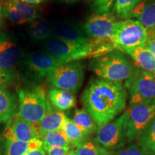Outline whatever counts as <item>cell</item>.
Listing matches in <instances>:
<instances>
[{"instance_id":"26","label":"cell","mask_w":155,"mask_h":155,"mask_svg":"<svg viewBox=\"0 0 155 155\" xmlns=\"http://www.w3.org/2000/svg\"><path fill=\"white\" fill-rule=\"evenodd\" d=\"M77 155H112L113 152H110L95 141H86L77 147L74 150Z\"/></svg>"},{"instance_id":"34","label":"cell","mask_w":155,"mask_h":155,"mask_svg":"<svg viewBox=\"0 0 155 155\" xmlns=\"http://www.w3.org/2000/svg\"><path fill=\"white\" fill-rule=\"evenodd\" d=\"M19 1H22L23 2L28 3V4H30V5L35 6L42 3L43 2L45 1V0H19Z\"/></svg>"},{"instance_id":"29","label":"cell","mask_w":155,"mask_h":155,"mask_svg":"<svg viewBox=\"0 0 155 155\" xmlns=\"http://www.w3.org/2000/svg\"><path fill=\"white\" fill-rule=\"evenodd\" d=\"M93 7L97 14L109 12L114 5L115 0H91Z\"/></svg>"},{"instance_id":"36","label":"cell","mask_w":155,"mask_h":155,"mask_svg":"<svg viewBox=\"0 0 155 155\" xmlns=\"http://www.w3.org/2000/svg\"><path fill=\"white\" fill-rule=\"evenodd\" d=\"M60 1L66 4V5H74V4L78 2L80 0H60Z\"/></svg>"},{"instance_id":"6","label":"cell","mask_w":155,"mask_h":155,"mask_svg":"<svg viewBox=\"0 0 155 155\" xmlns=\"http://www.w3.org/2000/svg\"><path fill=\"white\" fill-rule=\"evenodd\" d=\"M127 119L128 113L126 111L118 118L98 127L94 138L95 142L110 152H115L121 150L128 142Z\"/></svg>"},{"instance_id":"4","label":"cell","mask_w":155,"mask_h":155,"mask_svg":"<svg viewBox=\"0 0 155 155\" xmlns=\"http://www.w3.org/2000/svg\"><path fill=\"white\" fill-rule=\"evenodd\" d=\"M18 102L16 116L35 126L52 109L45 91L40 86L19 90Z\"/></svg>"},{"instance_id":"30","label":"cell","mask_w":155,"mask_h":155,"mask_svg":"<svg viewBox=\"0 0 155 155\" xmlns=\"http://www.w3.org/2000/svg\"><path fill=\"white\" fill-rule=\"evenodd\" d=\"M115 155H148L144 150H141L138 144L133 143L124 149H122L116 152Z\"/></svg>"},{"instance_id":"20","label":"cell","mask_w":155,"mask_h":155,"mask_svg":"<svg viewBox=\"0 0 155 155\" xmlns=\"http://www.w3.org/2000/svg\"><path fill=\"white\" fill-rule=\"evenodd\" d=\"M48 98L52 106L62 111L71 109L76 105V98L74 94L55 88L50 89Z\"/></svg>"},{"instance_id":"9","label":"cell","mask_w":155,"mask_h":155,"mask_svg":"<svg viewBox=\"0 0 155 155\" xmlns=\"http://www.w3.org/2000/svg\"><path fill=\"white\" fill-rule=\"evenodd\" d=\"M128 113V142L139 141L150 122L155 116V99L130 106Z\"/></svg>"},{"instance_id":"27","label":"cell","mask_w":155,"mask_h":155,"mask_svg":"<svg viewBox=\"0 0 155 155\" xmlns=\"http://www.w3.org/2000/svg\"><path fill=\"white\" fill-rule=\"evenodd\" d=\"M142 0H115L114 9L119 18L130 19L131 12Z\"/></svg>"},{"instance_id":"25","label":"cell","mask_w":155,"mask_h":155,"mask_svg":"<svg viewBox=\"0 0 155 155\" xmlns=\"http://www.w3.org/2000/svg\"><path fill=\"white\" fill-rule=\"evenodd\" d=\"M63 131L68 139L71 147L76 148L79 145L83 144L84 141L86 136L83 134V133L73 121V120L68 119V117L63 128Z\"/></svg>"},{"instance_id":"8","label":"cell","mask_w":155,"mask_h":155,"mask_svg":"<svg viewBox=\"0 0 155 155\" xmlns=\"http://www.w3.org/2000/svg\"><path fill=\"white\" fill-rule=\"evenodd\" d=\"M130 106L155 99V75L136 68L131 76L125 81Z\"/></svg>"},{"instance_id":"5","label":"cell","mask_w":155,"mask_h":155,"mask_svg":"<svg viewBox=\"0 0 155 155\" xmlns=\"http://www.w3.org/2000/svg\"><path fill=\"white\" fill-rule=\"evenodd\" d=\"M110 41L114 49L126 53L145 46L148 41V34L144 25L137 19H124L116 22Z\"/></svg>"},{"instance_id":"23","label":"cell","mask_w":155,"mask_h":155,"mask_svg":"<svg viewBox=\"0 0 155 155\" xmlns=\"http://www.w3.org/2000/svg\"><path fill=\"white\" fill-rule=\"evenodd\" d=\"M28 32L31 38L37 41L45 42L53 36L52 27L46 21L37 20L31 22Z\"/></svg>"},{"instance_id":"39","label":"cell","mask_w":155,"mask_h":155,"mask_svg":"<svg viewBox=\"0 0 155 155\" xmlns=\"http://www.w3.org/2000/svg\"><path fill=\"white\" fill-rule=\"evenodd\" d=\"M155 40V32H154V35H153V37H152V39H151L150 40ZM148 41H150V40H148Z\"/></svg>"},{"instance_id":"15","label":"cell","mask_w":155,"mask_h":155,"mask_svg":"<svg viewBox=\"0 0 155 155\" xmlns=\"http://www.w3.org/2000/svg\"><path fill=\"white\" fill-rule=\"evenodd\" d=\"M53 36L74 43L88 44L94 42V39L89 38L81 27L70 22H58L52 27Z\"/></svg>"},{"instance_id":"22","label":"cell","mask_w":155,"mask_h":155,"mask_svg":"<svg viewBox=\"0 0 155 155\" xmlns=\"http://www.w3.org/2000/svg\"><path fill=\"white\" fill-rule=\"evenodd\" d=\"M73 121L81 129L85 136L89 135L94 133V131H96L98 128L91 116L85 108L75 110Z\"/></svg>"},{"instance_id":"32","label":"cell","mask_w":155,"mask_h":155,"mask_svg":"<svg viewBox=\"0 0 155 155\" xmlns=\"http://www.w3.org/2000/svg\"><path fill=\"white\" fill-rule=\"evenodd\" d=\"M145 47L155 56V40L147 41V44L145 45Z\"/></svg>"},{"instance_id":"35","label":"cell","mask_w":155,"mask_h":155,"mask_svg":"<svg viewBox=\"0 0 155 155\" xmlns=\"http://www.w3.org/2000/svg\"><path fill=\"white\" fill-rule=\"evenodd\" d=\"M3 17H4V13H3L2 3L1 2H0V29H1V28H2V25Z\"/></svg>"},{"instance_id":"13","label":"cell","mask_w":155,"mask_h":155,"mask_svg":"<svg viewBox=\"0 0 155 155\" xmlns=\"http://www.w3.org/2000/svg\"><path fill=\"white\" fill-rule=\"evenodd\" d=\"M4 16L13 24L22 25L32 22L39 17L38 8L35 5L19 0H3Z\"/></svg>"},{"instance_id":"7","label":"cell","mask_w":155,"mask_h":155,"mask_svg":"<svg viewBox=\"0 0 155 155\" xmlns=\"http://www.w3.org/2000/svg\"><path fill=\"white\" fill-rule=\"evenodd\" d=\"M48 80L53 88L72 93L78 91L84 81V66L79 61H71L58 66Z\"/></svg>"},{"instance_id":"10","label":"cell","mask_w":155,"mask_h":155,"mask_svg":"<svg viewBox=\"0 0 155 155\" xmlns=\"http://www.w3.org/2000/svg\"><path fill=\"white\" fill-rule=\"evenodd\" d=\"M64 63L47 52H34L23 61V71L29 79L35 82L48 78L58 66Z\"/></svg>"},{"instance_id":"24","label":"cell","mask_w":155,"mask_h":155,"mask_svg":"<svg viewBox=\"0 0 155 155\" xmlns=\"http://www.w3.org/2000/svg\"><path fill=\"white\" fill-rule=\"evenodd\" d=\"M138 144L148 155H155V116L141 135Z\"/></svg>"},{"instance_id":"38","label":"cell","mask_w":155,"mask_h":155,"mask_svg":"<svg viewBox=\"0 0 155 155\" xmlns=\"http://www.w3.org/2000/svg\"><path fill=\"white\" fill-rule=\"evenodd\" d=\"M67 155H77V154L75 153L74 150H71V151H70V152H69L68 154Z\"/></svg>"},{"instance_id":"33","label":"cell","mask_w":155,"mask_h":155,"mask_svg":"<svg viewBox=\"0 0 155 155\" xmlns=\"http://www.w3.org/2000/svg\"><path fill=\"white\" fill-rule=\"evenodd\" d=\"M25 155H47V154H46V151L44 150L43 147H41L33 152H28Z\"/></svg>"},{"instance_id":"12","label":"cell","mask_w":155,"mask_h":155,"mask_svg":"<svg viewBox=\"0 0 155 155\" xmlns=\"http://www.w3.org/2000/svg\"><path fill=\"white\" fill-rule=\"evenodd\" d=\"M21 58L17 45L7 34H0V71L10 82L15 75V69Z\"/></svg>"},{"instance_id":"3","label":"cell","mask_w":155,"mask_h":155,"mask_svg":"<svg viewBox=\"0 0 155 155\" xmlns=\"http://www.w3.org/2000/svg\"><path fill=\"white\" fill-rule=\"evenodd\" d=\"M89 66L99 78L118 83L129 79L137 68L119 50H112L94 58Z\"/></svg>"},{"instance_id":"17","label":"cell","mask_w":155,"mask_h":155,"mask_svg":"<svg viewBox=\"0 0 155 155\" xmlns=\"http://www.w3.org/2000/svg\"><path fill=\"white\" fill-rule=\"evenodd\" d=\"M67 116L63 111L52 108L44 116L41 121L36 125L40 139L45 134L51 131L63 130Z\"/></svg>"},{"instance_id":"16","label":"cell","mask_w":155,"mask_h":155,"mask_svg":"<svg viewBox=\"0 0 155 155\" xmlns=\"http://www.w3.org/2000/svg\"><path fill=\"white\" fill-rule=\"evenodd\" d=\"M130 17L144 25L150 40L155 32V0H142L131 12Z\"/></svg>"},{"instance_id":"1","label":"cell","mask_w":155,"mask_h":155,"mask_svg":"<svg viewBox=\"0 0 155 155\" xmlns=\"http://www.w3.org/2000/svg\"><path fill=\"white\" fill-rule=\"evenodd\" d=\"M127 92L122 83L92 78L81 96L84 108L98 127L111 121L125 109Z\"/></svg>"},{"instance_id":"14","label":"cell","mask_w":155,"mask_h":155,"mask_svg":"<svg viewBox=\"0 0 155 155\" xmlns=\"http://www.w3.org/2000/svg\"><path fill=\"white\" fill-rule=\"evenodd\" d=\"M3 136L6 140L25 142H28L34 139H40L36 126L17 116L7 123Z\"/></svg>"},{"instance_id":"28","label":"cell","mask_w":155,"mask_h":155,"mask_svg":"<svg viewBox=\"0 0 155 155\" xmlns=\"http://www.w3.org/2000/svg\"><path fill=\"white\" fill-rule=\"evenodd\" d=\"M30 152H32L30 141L6 140L5 155H25Z\"/></svg>"},{"instance_id":"21","label":"cell","mask_w":155,"mask_h":155,"mask_svg":"<svg viewBox=\"0 0 155 155\" xmlns=\"http://www.w3.org/2000/svg\"><path fill=\"white\" fill-rule=\"evenodd\" d=\"M40 139L42 141V147L46 152L52 148L71 147L68 139L63 130L48 132L42 136Z\"/></svg>"},{"instance_id":"18","label":"cell","mask_w":155,"mask_h":155,"mask_svg":"<svg viewBox=\"0 0 155 155\" xmlns=\"http://www.w3.org/2000/svg\"><path fill=\"white\" fill-rule=\"evenodd\" d=\"M17 99L12 93L0 85V122L8 123L17 115Z\"/></svg>"},{"instance_id":"37","label":"cell","mask_w":155,"mask_h":155,"mask_svg":"<svg viewBox=\"0 0 155 155\" xmlns=\"http://www.w3.org/2000/svg\"><path fill=\"white\" fill-rule=\"evenodd\" d=\"M7 79H6V78L5 77V75H4L2 73H1V71H0V85H5V83H7Z\"/></svg>"},{"instance_id":"11","label":"cell","mask_w":155,"mask_h":155,"mask_svg":"<svg viewBox=\"0 0 155 155\" xmlns=\"http://www.w3.org/2000/svg\"><path fill=\"white\" fill-rule=\"evenodd\" d=\"M117 21L111 13L93 15L82 25L89 38L100 41H108L114 33Z\"/></svg>"},{"instance_id":"2","label":"cell","mask_w":155,"mask_h":155,"mask_svg":"<svg viewBox=\"0 0 155 155\" xmlns=\"http://www.w3.org/2000/svg\"><path fill=\"white\" fill-rule=\"evenodd\" d=\"M45 52L50 53L63 63L80 61L83 59L98 58L114 50L110 40L100 41L94 40L88 44L74 43L51 37L44 42Z\"/></svg>"},{"instance_id":"31","label":"cell","mask_w":155,"mask_h":155,"mask_svg":"<svg viewBox=\"0 0 155 155\" xmlns=\"http://www.w3.org/2000/svg\"><path fill=\"white\" fill-rule=\"evenodd\" d=\"M71 151V147L52 148L47 151V155H67Z\"/></svg>"},{"instance_id":"19","label":"cell","mask_w":155,"mask_h":155,"mask_svg":"<svg viewBox=\"0 0 155 155\" xmlns=\"http://www.w3.org/2000/svg\"><path fill=\"white\" fill-rule=\"evenodd\" d=\"M130 55L137 68L155 75V56L145 46L126 52Z\"/></svg>"}]
</instances>
